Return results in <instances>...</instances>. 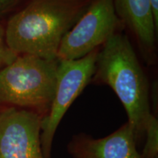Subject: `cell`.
I'll return each instance as SVG.
<instances>
[{
    "label": "cell",
    "mask_w": 158,
    "mask_h": 158,
    "mask_svg": "<svg viewBox=\"0 0 158 158\" xmlns=\"http://www.w3.org/2000/svg\"><path fill=\"white\" fill-rule=\"evenodd\" d=\"M93 0H27L7 21L6 43L17 55L56 59L64 37Z\"/></svg>",
    "instance_id": "1"
},
{
    "label": "cell",
    "mask_w": 158,
    "mask_h": 158,
    "mask_svg": "<svg viewBox=\"0 0 158 158\" xmlns=\"http://www.w3.org/2000/svg\"><path fill=\"white\" fill-rule=\"evenodd\" d=\"M93 78L108 85L118 96L136 139L145 133L152 116L149 84L127 35L116 33L102 45L98 52Z\"/></svg>",
    "instance_id": "2"
},
{
    "label": "cell",
    "mask_w": 158,
    "mask_h": 158,
    "mask_svg": "<svg viewBox=\"0 0 158 158\" xmlns=\"http://www.w3.org/2000/svg\"><path fill=\"white\" fill-rule=\"evenodd\" d=\"M58 64L57 59L18 55L0 70V105L48 112L56 91Z\"/></svg>",
    "instance_id": "3"
},
{
    "label": "cell",
    "mask_w": 158,
    "mask_h": 158,
    "mask_svg": "<svg viewBox=\"0 0 158 158\" xmlns=\"http://www.w3.org/2000/svg\"><path fill=\"white\" fill-rule=\"evenodd\" d=\"M98 50L76 60H59L55 94L48 114L41 120L40 143L44 158H50L54 134L64 114L91 81Z\"/></svg>",
    "instance_id": "4"
},
{
    "label": "cell",
    "mask_w": 158,
    "mask_h": 158,
    "mask_svg": "<svg viewBox=\"0 0 158 158\" xmlns=\"http://www.w3.org/2000/svg\"><path fill=\"white\" fill-rule=\"evenodd\" d=\"M123 23L113 0H93L87 10L64 37L57 53L58 60H76L98 50L119 32Z\"/></svg>",
    "instance_id": "5"
},
{
    "label": "cell",
    "mask_w": 158,
    "mask_h": 158,
    "mask_svg": "<svg viewBox=\"0 0 158 158\" xmlns=\"http://www.w3.org/2000/svg\"><path fill=\"white\" fill-rule=\"evenodd\" d=\"M42 117L35 110L9 107L0 112V158H44Z\"/></svg>",
    "instance_id": "6"
},
{
    "label": "cell",
    "mask_w": 158,
    "mask_h": 158,
    "mask_svg": "<svg viewBox=\"0 0 158 158\" xmlns=\"http://www.w3.org/2000/svg\"><path fill=\"white\" fill-rule=\"evenodd\" d=\"M118 17L135 37L147 63L156 56V27L151 0H113Z\"/></svg>",
    "instance_id": "7"
},
{
    "label": "cell",
    "mask_w": 158,
    "mask_h": 158,
    "mask_svg": "<svg viewBox=\"0 0 158 158\" xmlns=\"http://www.w3.org/2000/svg\"><path fill=\"white\" fill-rule=\"evenodd\" d=\"M135 136L128 123L100 139L79 138L73 142L76 158H142L135 147Z\"/></svg>",
    "instance_id": "8"
},
{
    "label": "cell",
    "mask_w": 158,
    "mask_h": 158,
    "mask_svg": "<svg viewBox=\"0 0 158 158\" xmlns=\"http://www.w3.org/2000/svg\"><path fill=\"white\" fill-rule=\"evenodd\" d=\"M145 133L147 142L143 149L142 158H155L158 157V122L152 115L148 122Z\"/></svg>",
    "instance_id": "9"
},
{
    "label": "cell",
    "mask_w": 158,
    "mask_h": 158,
    "mask_svg": "<svg viewBox=\"0 0 158 158\" xmlns=\"http://www.w3.org/2000/svg\"><path fill=\"white\" fill-rule=\"evenodd\" d=\"M17 56L6 43L5 29L0 24V70L13 62Z\"/></svg>",
    "instance_id": "10"
},
{
    "label": "cell",
    "mask_w": 158,
    "mask_h": 158,
    "mask_svg": "<svg viewBox=\"0 0 158 158\" xmlns=\"http://www.w3.org/2000/svg\"><path fill=\"white\" fill-rule=\"evenodd\" d=\"M27 0H0V16L8 14Z\"/></svg>",
    "instance_id": "11"
},
{
    "label": "cell",
    "mask_w": 158,
    "mask_h": 158,
    "mask_svg": "<svg viewBox=\"0 0 158 158\" xmlns=\"http://www.w3.org/2000/svg\"><path fill=\"white\" fill-rule=\"evenodd\" d=\"M152 6L154 16H155V24L158 29V0H151Z\"/></svg>",
    "instance_id": "12"
},
{
    "label": "cell",
    "mask_w": 158,
    "mask_h": 158,
    "mask_svg": "<svg viewBox=\"0 0 158 158\" xmlns=\"http://www.w3.org/2000/svg\"><path fill=\"white\" fill-rule=\"evenodd\" d=\"M155 158H158V157H155Z\"/></svg>",
    "instance_id": "13"
}]
</instances>
